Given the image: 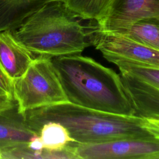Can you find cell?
<instances>
[{"label": "cell", "mask_w": 159, "mask_h": 159, "mask_svg": "<svg viewBox=\"0 0 159 159\" xmlns=\"http://www.w3.org/2000/svg\"><path fill=\"white\" fill-rule=\"evenodd\" d=\"M68 101L101 111L135 116L120 76L93 58L80 54L51 57Z\"/></svg>", "instance_id": "obj_1"}, {"label": "cell", "mask_w": 159, "mask_h": 159, "mask_svg": "<svg viewBox=\"0 0 159 159\" xmlns=\"http://www.w3.org/2000/svg\"><path fill=\"white\" fill-rule=\"evenodd\" d=\"M24 114L29 126L39 135L43 125L55 122L67 129L77 144L154 137L143 126V118L101 111L70 102L33 109Z\"/></svg>", "instance_id": "obj_2"}, {"label": "cell", "mask_w": 159, "mask_h": 159, "mask_svg": "<svg viewBox=\"0 0 159 159\" xmlns=\"http://www.w3.org/2000/svg\"><path fill=\"white\" fill-rule=\"evenodd\" d=\"M66 6L52 1L29 17L12 33L32 53L50 57L81 54L91 45L89 30Z\"/></svg>", "instance_id": "obj_3"}, {"label": "cell", "mask_w": 159, "mask_h": 159, "mask_svg": "<svg viewBox=\"0 0 159 159\" xmlns=\"http://www.w3.org/2000/svg\"><path fill=\"white\" fill-rule=\"evenodd\" d=\"M14 97L22 113L38 107L69 102L51 57L46 55L35 57L25 73L14 80Z\"/></svg>", "instance_id": "obj_4"}, {"label": "cell", "mask_w": 159, "mask_h": 159, "mask_svg": "<svg viewBox=\"0 0 159 159\" xmlns=\"http://www.w3.org/2000/svg\"><path fill=\"white\" fill-rule=\"evenodd\" d=\"M88 30L91 44L106 60L117 58L137 65L159 69V50L124 35L101 31L96 26Z\"/></svg>", "instance_id": "obj_5"}, {"label": "cell", "mask_w": 159, "mask_h": 159, "mask_svg": "<svg viewBox=\"0 0 159 159\" xmlns=\"http://www.w3.org/2000/svg\"><path fill=\"white\" fill-rule=\"evenodd\" d=\"M77 159H156L159 139H126L94 144L71 142Z\"/></svg>", "instance_id": "obj_6"}, {"label": "cell", "mask_w": 159, "mask_h": 159, "mask_svg": "<svg viewBox=\"0 0 159 159\" xmlns=\"http://www.w3.org/2000/svg\"><path fill=\"white\" fill-rule=\"evenodd\" d=\"M159 17V0H112L96 27L115 33L146 19Z\"/></svg>", "instance_id": "obj_7"}, {"label": "cell", "mask_w": 159, "mask_h": 159, "mask_svg": "<svg viewBox=\"0 0 159 159\" xmlns=\"http://www.w3.org/2000/svg\"><path fill=\"white\" fill-rule=\"evenodd\" d=\"M120 73L135 116L143 119L159 120V88L127 73Z\"/></svg>", "instance_id": "obj_8"}, {"label": "cell", "mask_w": 159, "mask_h": 159, "mask_svg": "<svg viewBox=\"0 0 159 159\" xmlns=\"http://www.w3.org/2000/svg\"><path fill=\"white\" fill-rule=\"evenodd\" d=\"M39 134L28 124L17 102L0 109V151L29 145Z\"/></svg>", "instance_id": "obj_9"}, {"label": "cell", "mask_w": 159, "mask_h": 159, "mask_svg": "<svg viewBox=\"0 0 159 159\" xmlns=\"http://www.w3.org/2000/svg\"><path fill=\"white\" fill-rule=\"evenodd\" d=\"M34 58L33 53L16 39L12 31L0 32V64L13 81L25 73Z\"/></svg>", "instance_id": "obj_10"}, {"label": "cell", "mask_w": 159, "mask_h": 159, "mask_svg": "<svg viewBox=\"0 0 159 159\" xmlns=\"http://www.w3.org/2000/svg\"><path fill=\"white\" fill-rule=\"evenodd\" d=\"M65 0H0V32L14 31L47 3Z\"/></svg>", "instance_id": "obj_11"}, {"label": "cell", "mask_w": 159, "mask_h": 159, "mask_svg": "<svg viewBox=\"0 0 159 159\" xmlns=\"http://www.w3.org/2000/svg\"><path fill=\"white\" fill-rule=\"evenodd\" d=\"M115 34L124 35L159 50V17L140 20Z\"/></svg>", "instance_id": "obj_12"}, {"label": "cell", "mask_w": 159, "mask_h": 159, "mask_svg": "<svg viewBox=\"0 0 159 159\" xmlns=\"http://www.w3.org/2000/svg\"><path fill=\"white\" fill-rule=\"evenodd\" d=\"M39 138L42 148L48 150H60L69 143L75 142L67 129L61 124L50 122L42 125Z\"/></svg>", "instance_id": "obj_13"}, {"label": "cell", "mask_w": 159, "mask_h": 159, "mask_svg": "<svg viewBox=\"0 0 159 159\" xmlns=\"http://www.w3.org/2000/svg\"><path fill=\"white\" fill-rule=\"evenodd\" d=\"M112 0H65L67 8L77 17L85 20L101 19Z\"/></svg>", "instance_id": "obj_14"}, {"label": "cell", "mask_w": 159, "mask_h": 159, "mask_svg": "<svg viewBox=\"0 0 159 159\" xmlns=\"http://www.w3.org/2000/svg\"><path fill=\"white\" fill-rule=\"evenodd\" d=\"M107 60L115 64L120 72L127 73L159 88V69L137 65L117 58H107Z\"/></svg>", "instance_id": "obj_15"}, {"label": "cell", "mask_w": 159, "mask_h": 159, "mask_svg": "<svg viewBox=\"0 0 159 159\" xmlns=\"http://www.w3.org/2000/svg\"><path fill=\"white\" fill-rule=\"evenodd\" d=\"M0 89L14 97V81L5 72L0 64Z\"/></svg>", "instance_id": "obj_16"}, {"label": "cell", "mask_w": 159, "mask_h": 159, "mask_svg": "<svg viewBox=\"0 0 159 159\" xmlns=\"http://www.w3.org/2000/svg\"><path fill=\"white\" fill-rule=\"evenodd\" d=\"M142 125L155 137L159 139V120L143 119Z\"/></svg>", "instance_id": "obj_17"}, {"label": "cell", "mask_w": 159, "mask_h": 159, "mask_svg": "<svg viewBox=\"0 0 159 159\" xmlns=\"http://www.w3.org/2000/svg\"><path fill=\"white\" fill-rule=\"evenodd\" d=\"M16 102V100L13 96L0 89V109L10 107Z\"/></svg>", "instance_id": "obj_18"}, {"label": "cell", "mask_w": 159, "mask_h": 159, "mask_svg": "<svg viewBox=\"0 0 159 159\" xmlns=\"http://www.w3.org/2000/svg\"><path fill=\"white\" fill-rule=\"evenodd\" d=\"M0 158H1V155H0Z\"/></svg>", "instance_id": "obj_19"}]
</instances>
